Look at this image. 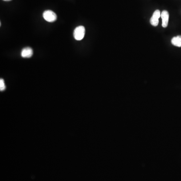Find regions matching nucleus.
Returning a JSON list of instances; mask_svg holds the SVG:
<instances>
[{
    "label": "nucleus",
    "instance_id": "nucleus-5",
    "mask_svg": "<svg viewBox=\"0 0 181 181\" xmlns=\"http://www.w3.org/2000/svg\"><path fill=\"white\" fill-rule=\"evenodd\" d=\"M33 53L32 48L30 47H26L23 48L21 51V56L23 58H30Z\"/></svg>",
    "mask_w": 181,
    "mask_h": 181
},
{
    "label": "nucleus",
    "instance_id": "nucleus-1",
    "mask_svg": "<svg viewBox=\"0 0 181 181\" xmlns=\"http://www.w3.org/2000/svg\"><path fill=\"white\" fill-rule=\"evenodd\" d=\"M85 28L83 26H79L76 28L73 32V36L77 40H81L85 35Z\"/></svg>",
    "mask_w": 181,
    "mask_h": 181
},
{
    "label": "nucleus",
    "instance_id": "nucleus-3",
    "mask_svg": "<svg viewBox=\"0 0 181 181\" xmlns=\"http://www.w3.org/2000/svg\"><path fill=\"white\" fill-rule=\"evenodd\" d=\"M161 16L160 10H157L153 13V15L150 20V23L153 26H157L158 24V19Z\"/></svg>",
    "mask_w": 181,
    "mask_h": 181
},
{
    "label": "nucleus",
    "instance_id": "nucleus-4",
    "mask_svg": "<svg viewBox=\"0 0 181 181\" xmlns=\"http://www.w3.org/2000/svg\"><path fill=\"white\" fill-rule=\"evenodd\" d=\"M162 19V26L164 28H166L168 26L169 19V12L166 10L162 11L161 16Z\"/></svg>",
    "mask_w": 181,
    "mask_h": 181
},
{
    "label": "nucleus",
    "instance_id": "nucleus-2",
    "mask_svg": "<svg viewBox=\"0 0 181 181\" xmlns=\"http://www.w3.org/2000/svg\"><path fill=\"white\" fill-rule=\"evenodd\" d=\"M43 17L46 21L53 22L57 19V16L55 12L51 10H46L43 14Z\"/></svg>",
    "mask_w": 181,
    "mask_h": 181
},
{
    "label": "nucleus",
    "instance_id": "nucleus-6",
    "mask_svg": "<svg viewBox=\"0 0 181 181\" xmlns=\"http://www.w3.org/2000/svg\"><path fill=\"white\" fill-rule=\"evenodd\" d=\"M173 45L177 47H181V36H177L172 38L171 40Z\"/></svg>",
    "mask_w": 181,
    "mask_h": 181
},
{
    "label": "nucleus",
    "instance_id": "nucleus-7",
    "mask_svg": "<svg viewBox=\"0 0 181 181\" xmlns=\"http://www.w3.org/2000/svg\"><path fill=\"white\" fill-rule=\"evenodd\" d=\"M6 89V86L3 79L0 80V90L1 91L5 90Z\"/></svg>",
    "mask_w": 181,
    "mask_h": 181
},
{
    "label": "nucleus",
    "instance_id": "nucleus-8",
    "mask_svg": "<svg viewBox=\"0 0 181 181\" xmlns=\"http://www.w3.org/2000/svg\"><path fill=\"white\" fill-rule=\"evenodd\" d=\"M4 1H11V0H3Z\"/></svg>",
    "mask_w": 181,
    "mask_h": 181
}]
</instances>
